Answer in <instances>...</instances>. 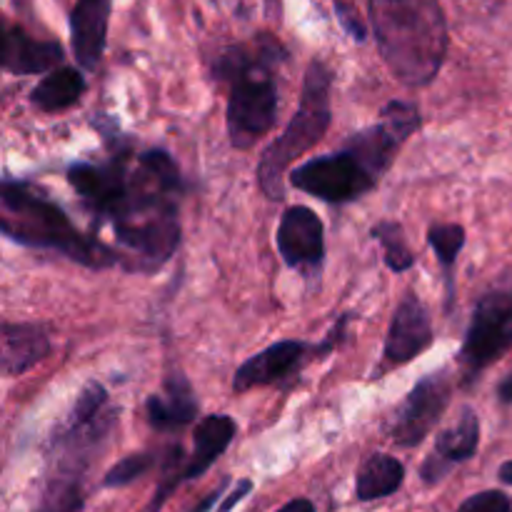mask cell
<instances>
[{
  "label": "cell",
  "instance_id": "obj_16",
  "mask_svg": "<svg viewBox=\"0 0 512 512\" xmlns=\"http://www.w3.org/2000/svg\"><path fill=\"white\" fill-rule=\"evenodd\" d=\"M65 50L58 40H35L23 28H8L3 45V70L10 75H40L60 68Z\"/></svg>",
  "mask_w": 512,
  "mask_h": 512
},
{
  "label": "cell",
  "instance_id": "obj_14",
  "mask_svg": "<svg viewBox=\"0 0 512 512\" xmlns=\"http://www.w3.org/2000/svg\"><path fill=\"white\" fill-rule=\"evenodd\" d=\"M478 443H480L478 415H475L473 408H463V415H460L458 423L438 435L433 453L425 458L423 468H420V478H423L428 485L440 483V480H443L455 465L465 463V460H470L475 453H478Z\"/></svg>",
  "mask_w": 512,
  "mask_h": 512
},
{
  "label": "cell",
  "instance_id": "obj_15",
  "mask_svg": "<svg viewBox=\"0 0 512 512\" xmlns=\"http://www.w3.org/2000/svg\"><path fill=\"white\" fill-rule=\"evenodd\" d=\"M200 413V403L195 390L183 373H173L165 378L163 390L145 400L148 423L160 433H175L193 423Z\"/></svg>",
  "mask_w": 512,
  "mask_h": 512
},
{
  "label": "cell",
  "instance_id": "obj_3",
  "mask_svg": "<svg viewBox=\"0 0 512 512\" xmlns=\"http://www.w3.org/2000/svg\"><path fill=\"white\" fill-rule=\"evenodd\" d=\"M285 48L273 35L253 45H230L218 53L213 73L228 83V135L233 148L250 150L278 123V80L273 70Z\"/></svg>",
  "mask_w": 512,
  "mask_h": 512
},
{
  "label": "cell",
  "instance_id": "obj_22",
  "mask_svg": "<svg viewBox=\"0 0 512 512\" xmlns=\"http://www.w3.org/2000/svg\"><path fill=\"white\" fill-rule=\"evenodd\" d=\"M375 240L383 248V258L385 265H388L393 273H405L415 265V255L410 250L408 238H405V230L398 220H380L378 225H373L370 230Z\"/></svg>",
  "mask_w": 512,
  "mask_h": 512
},
{
  "label": "cell",
  "instance_id": "obj_25",
  "mask_svg": "<svg viewBox=\"0 0 512 512\" xmlns=\"http://www.w3.org/2000/svg\"><path fill=\"white\" fill-rule=\"evenodd\" d=\"M335 10H338L340 25H343V28L348 30L355 40H365V25L360 23V18L353 13V8H350L348 3H340L338 0V3H335Z\"/></svg>",
  "mask_w": 512,
  "mask_h": 512
},
{
  "label": "cell",
  "instance_id": "obj_13",
  "mask_svg": "<svg viewBox=\"0 0 512 512\" xmlns=\"http://www.w3.org/2000/svg\"><path fill=\"white\" fill-rule=\"evenodd\" d=\"M113 0H75L70 10V48L75 63L83 70H95L103 60L108 43V23Z\"/></svg>",
  "mask_w": 512,
  "mask_h": 512
},
{
  "label": "cell",
  "instance_id": "obj_26",
  "mask_svg": "<svg viewBox=\"0 0 512 512\" xmlns=\"http://www.w3.org/2000/svg\"><path fill=\"white\" fill-rule=\"evenodd\" d=\"M250 490H253V483H250V480H240V483L233 488V493H230L228 498L223 500V505H220L218 512H230V510H233L235 505H238L240 500H243L245 495L250 493Z\"/></svg>",
  "mask_w": 512,
  "mask_h": 512
},
{
  "label": "cell",
  "instance_id": "obj_20",
  "mask_svg": "<svg viewBox=\"0 0 512 512\" xmlns=\"http://www.w3.org/2000/svg\"><path fill=\"white\" fill-rule=\"evenodd\" d=\"M405 480V465L398 458L385 453H375L360 465L358 480H355V493L363 503L370 500L388 498L398 493Z\"/></svg>",
  "mask_w": 512,
  "mask_h": 512
},
{
  "label": "cell",
  "instance_id": "obj_27",
  "mask_svg": "<svg viewBox=\"0 0 512 512\" xmlns=\"http://www.w3.org/2000/svg\"><path fill=\"white\" fill-rule=\"evenodd\" d=\"M498 400L503 405H512V373L505 375L498 385Z\"/></svg>",
  "mask_w": 512,
  "mask_h": 512
},
{
  "label": "cell",
  "instance_id": "obj_28",
  "mask_svg": "<svg viewBox=\"0 0 512 512\" xmlns=\"http://www.w3.org/2000/svg\"><path fill=\"white\" fill-rule=\"evenodd\" d=\"M278 512H315V505L310 500L298 498V500H290L288 505H283Z\"/></svg>",
  "mask_w": 512,
  "mask_h": 512
},
{
  "label": "cell",
  "instance_id": "obj_18",
  "mask_svg": "<svg viewBox=\"0 0 512 512\" xmlns=\"http://www.w3.org/2000/svg\"><path fill=\"white\" fill-rule=\"evenodd\" d=\"M235 433H238V425L230 415H208V418L200 420V425L195 428L193 455L185 465L183 480H193L203 475L228 450Z\"/></svg>",
  "mask_w": 512,
  "mask_h": 512
},
{
  "label": "cell",
  "instance_id": "obj_21",
  "mask_svg": "<svg viewBox=\"0 0 512 512\" xmlns=\"http://www.w3.org/2000/svg\"><path fill=\"white\" fill-rule=\"evenodd\" d=\"M428 245L438 255L445 278V308L450 310L455 298V263L465 245V228L458 223H435L428 230Z\"/></svg>",
  "mask_w": 512,
  "mask_h": 512
},
{
  "label": "cell",
  "instance_id": "obj_17",
  "mask_svg": "<svg viewBox=\"0 0 512 512\" xmlns=\"http://www.w3.org/2000/svg\"><path fill=\"white\" fill-rule=\"evenodd\" d=\"M3 375L28 373L30 368L50 355V338L43 325L35 323H5L3 325Z\"/></svg>",
  "mask_w": 512,
  "mask_h": 512
},
{
  "label": "cell",
  "instance_id": "obj_9",
  "mask_svg": "<svg viewBox=\"0 0 512 512\" xmlns=\"http://www.w3.org/2000/svg\"><path fill=\"white\" fill-rule=\"evenodd\" d=\"M453 400V380L448 370H435L413 385L400 408L395 410L390 438L400 448H415L440 423Z\"/></svg>",
  "mask_w": 512,
  "mask_h": 512
},
{
  "label": "cell",
  "instance_id": "obj_23",
  "mask_svg": "<svg viewBox=\"0 0 512 512\" xmlns=\"http://www.w3.org/2000/svg\"><path fill=\"white\" fill-rule=\"evenodd\" d=\"M155 465V458L150 453H135L123 458L120 463H115L113 468L105 473L103 485L105 488H123V485H130L133 480H138L140 475L148 473Z\"/></svg>",
  "mask_w": 512,
  "mask_h": 512
},
{
  "label": "cell",
  "instance_id": "obj_7",
  "mask_svg": "<svg viewBox=\"0 0 512 512\" xmlns=\"http://www.w3.org/2000/svg\"><path fill=\"white\" fill-rule=\"evenodd\" d=\"M290 185L330 205L353 203L378 185V178L350 150L320 155L290 173Z\"/></svg>",
  "mask_w": 512,
  "mask_h": 512
},
{
  "label": "cell",
  "instance_id": "obj_8",
  "mask_svg": "<svg viewBox=\"0 0 512 512\" xmlns=\"http://www.w3.org/2000/svg\"><path fill=\"white\" fill-rule=\"evenodd\" d=\"M380 115L383 118H380L378 125H370L360 133H353L343 145L345 150L358 155L365 168L378 180L388 173L405 140L423 125L418 105L405 103V100H390Z\"/></svg>",
  "mask_w": 512,
  "mask_h": 512
},
{
  "label": "cell",
  "instance_id": "obj_19",
  "mask_svg": "<svg viewBox=\"0 0 512 512\" xmlns=\"http://www.w3.org/2000/svg\"><path fill=\"white\" fill-rule=\"evenodd\" d=\"M88 90L85 83V75L78 68H68V65H60V68L50 70L33 90H30V103L35 105L43 113H60V110H68L78 103L80 98Z\"/></svg>",
  "mask_w": 512,
  "mask_h": 512
},
{
  "label": "cell",
  "instance_id": "obj_29",
  "mask_svg": "<svg viewBox=\"0 0 512 512\" xmlns=\"http://www.w3.org/2000/svg\"><path fill=\"white\" fill-rule=\"evenodd\" d=\"M220 498V490H215V493L213 495H210V498H205L203 500V503H200L198 505V508H195L193 512H208L210 510V505H213L215 503V500H218Z\"/></svg>",
  "mask_w": 512,
  "mask_h": 512
},
{
  "label": "cell",
  "instance_id": "obj_5",
  "mask_svg": "<svg viewBox=\"0 0 512 512\" xmlns=\"http://www.w3.org/2000/svg\"><path fill=\"white\" fill-rule=\"evenodd\" d=\"M330 88H333V70L323 60H310L298 110L283 133L263 150V158L258 163V185L268 200L283 198V180L290 165L300 155L313 150L328 133L330 120H333Z\"/></svg>",
  "mask_w": 512,
  "mask_h": 512
},
{
  "label": "cell",
  "instance_id": "obj_12",
  "mask_svg": "<svg viewBox=\"0 0 512 512\" xmlns=\"http://www.w3.org/2000/svg\"><path fill=\"white\" fill-rule=\"evenodd\" d=\"M433 323H430V313L425 308L423 300L408 290L405 298L400 300L398 310L393 315L388 335H385L383 358L390 365H405L410 360L418 358L420 353L433 345Z\"/></svg>",
  "mask_w": 512,
  "mask_h": 512
},
{
  "label": "cell",
  "instance_id": "obj_10",
  "mask_svg": "<svg viewBox=\"0 0 512 512\" xmlns=\"http://www.w3.org/2000/svg\"><path fill=\"white\" fill-rule=\"evenodd\" d=\"M278 253L288 268L318 278L325 260V228L320 215L305 205H290L278 225Z\"/></svg>",
  "mask_w": 512,
  "mask_h": 512
},
{
  "label": "cell",
  "instance_id": "obj_6",
  "mask_svg": "<svg viewBox=\"0 0 512 512\" xmlns=\"http://www.w3.org/2000/svg\"><path fill=\"white\" fill-rule=\"evenodd\" d=\"M512 350V288L488 290L475 303L463 348H460V368L465 383H473L485 368L498 363Z\"/></svg>",
  "mask_w": 512,
  "mask_h": 512
},
{
  "label": "cell",
  "instance_id": "obj_1",
  "mask_svg": "<svg viewBox=\"0 0 512 512\" xmlns=\"http://www.w3.org/2000/svg\"><path fill=\"white\" fill-rule=\"evenodd\" d=\"M185 193L180 168L165 150H145L130 168L128 188L115 203L103 223L113 225V233L130 270L163 268L180 245L178 200Z\"/></svg>",
  "mask_w": 512,
  "mask_h": 512
},
{
  "label": "cell",
  "instance_id": "obj_24",
  "mask_svg": "<svg viewBox=\"0 0 512 512\" xmlns=\"http://www.w3.org/2000/svg\"><path fill=\"white\" fill-rule=\"evenodd\" d=\"M458 512H512V505L508 495L500 493V490H485V493L465 500Z\"/></svg>",
  "mask_w": 512,
  "mask_h": 512
},
{
  "label": "cell",
  "instance_id": "obj_4",
  "mask_svg": "<svg viewBox=\"0 0 512 512\" xmlns=\"http://www.w3.org/2000/svg\"><path fill=\"white\" fill-rule=\"evenodd\" d=\"M0 205H3L0 230L13 243L25 245V248L53 250L90 270H105L123 263V255L80 233L60 205H55L43 190L25 180L3 178Z\"/></svg>",
  "mask_w": 512,
  "mask_h": 512
},
{
  "label": "cell",
  "instance_id": "obj_11",
  "mask_svg": "<svg viewBox=\"0 0 512 512\" xmlns=\"http://www.w3.org/2000/svg\"><path fill=\"white\" fill-rule=\"evenodd\" d=\"M323 350H330L328 343L323 345H308L303 340H280L270 348L260 350L253 358L245 360L233 375V390L235 393H248L253 388H268V385L280 383V380L290 378L310 353L318 355Z\"/></svg>",
  "mask_w": 512,
  "mask_h": 512
},
{
  "label": "cell",
  "instance_id": "obj_30",
  "mask_svg": "<svg viewBox=\"0 0 512 512\" xmlns=\"http://www.w3.org/2000/svg\"><path fill=\"white\" fill-rule=\"evenodd\" d=\"M498 475H500V480H503L505 485H512V460H510V463H505L503 468H500Z\"/></svg>",
  "mask_w": 512,
  "mask_h": 512
},
{
  "label": "cell",
  "instance_id": "obj_2",
  "mask_svg": "<svg viewBox=\"0 0 512 512\" xmlns=\"http://www.w3.org/2000/svg\"><path fill=\"white\" fill-rule=\"evenodd\" d=\"M378 50L410 88L433 83L448 55V23L438 0H368Z\"/></svg>",
  "mask_w": 512,
  "mask_h": 512
}]
</instances>
